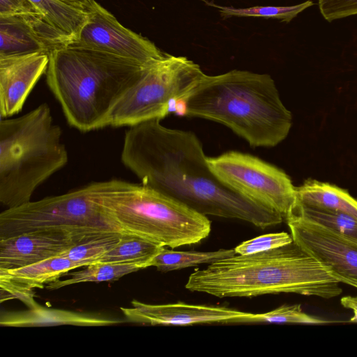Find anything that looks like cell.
Segmentation results:
<instances>
[{
	"label": "cell",
	"instance_id": "6da1fadb",
	"mask_svg": "<svg viewBox=\"0 0 357 357\" xmlns=\"http://www.w3.org/2000/svg\"><path fill=\"white\" fill-rule=\"evenodd\" d=\"M121 159L141 183L204 215L238 219L261 229L283 221L280 213L245 197L219 180L193 132L168 128L160 119L130 126Z\"/></svg>",
	"mask_w": 357,
	"mask_h": 357
},
{
	"label": "cell",
	"instance_id": "7a4b0ae2",
	"mask_svg": "<svg viewBox=\"0 0 357 357\" xmlns=\"http://www.w3.org/2000/svg\"><path fill=\"white\" fill-rule=\"evenodd\" d=\"M176 114L221 123L255 148L278 145L292 124L271 76L241 70L204 73Z\"/></svg>",
	"mask_w": 357,
	"mask_h": 357
},
{
	"label": "cell",
	"instance_id": "3957f363",
	"mask_svg": "<svg viewBox=\"0 0 357 357\" xmlns=\"http://www.w3.org/2000/svg\"><path fill=\"white\" fill-rule=\"evenodd\" d=\"M340 282L294 241L258 252L235 255L195 270L185 288L216 297H252L281 293L331 298Z\"/></svg>",
	"mask_w": 357,
	"mask_h": 357
},
{
	"label": "cell",
	"instance_id": "277c9868",
	"mask_svg": "<svg viewBox=\"0 0 357 357\" xmlns=\"http://www.w3.org/2000/svg\"><path fill=\"white\" fill-rule=\"evenodd\" d=\"M149 66L69 45L49 54L45 74L68 123L79 131L89 132L109 126L116 105Z\"/></svg>",
	"mask_w": 357,
	"mask_h": 357
},
{
	"label": "cell",
	"instance_id": "5b68a950",
	"mask_svg": "<svg viewBox=\"0 0 357 357\" xmlns=\"http://www.w3.org/2000/svg\"><path fill=\"white\" fill-rule=\"evenodd\" d=\"M91 199L123 233L176 248L198 243L209 235V219L142 183L112 179L93 182Z\"/></svg>",
	"mask_w": 357,
	"mask_h": 357
},
{
	"label": "cell",
	"instance_id": "8992f818",
	"mask_svg": "<svg viewBox=\"0 0 357 357\" xmlns=\"http://www.w3.org/2000/svg\"><path fill=\"white\" fill-rule=\"evenodd\" d=\"M62 130L42 103L0 121V202L6 208L31 201L35 190L68 162Z\"/></svg>",
	"mask_w": 357,
	"mask_h": 357
},
{
	"label": "cell",
	"instance_id": "52a82bcc",
	"mask_svg": "<svg viewBox=\"0 0 357 357\" xmlns=\"http://www.w3.org/2000/svg\"><path fill=\"white\" fill-rule=\"evenodd\" d=\"M31 232L65 233L81 237L123 233L91 199L90 184L6 208L0 213V238Z\"/></svg>",
	"mask_w": 357,
	"mask_h": 357
},
{
	"label": "cell",
	"instance_id": "ba28073f",
	"mask_svg": "<svg viewBox=\"0 0 357 357\" xmlns=\"http://www.w3.org/2000/svg\"><path fill=\"white\" fill-rule=\"evenodd\" d=\"M204 73L193 61L165 53L150 64L140 80L114 109L109 126H132L161 120L176 110Z\"/></svg>",
	"mask_w": 357,
	"mask_h": 357
},
{
	"label": "cell",
	"instance_id": "9c48e42d",
	"mask_svg": "<svg viewBox=\"0 0 357 357\" xmlns=\"http://www.w3.org/2000/svg\"><path fill=\"white\" fill-rule=\"evenodd\" d=\"M214 174L245 197L285 218L296 200V187L282 169L257 157L231 151L208 158Z\"/></svg>",
	"mask_w": 357,
	"mask_h": 357
},
{
	"label": "cell",
	"instance_id": "30bf717a",
	"mask_svg": "<svg viewBox=\"0 0 357 357\" xmlns=\"http://www.w3.org/2000/svg\"><path fill=\"white\" fill-rule=\"evenodd\" d=\"M86 13V22L70 45L109 53L144 66L164 56L165 52L153 42L123 26L95 0Z\"/></svg>",
	"mask_w": 357,
	"mask_h": 357
},
{
	"label": "cell",
	"instance_id": "8fae6325",
	"mask_svg": "<svg viewBox=\"0 0 357 357\" xmlns=\"http://www.w3.org/2000/svg\"><path fill=\"white\" fill-rule=\"evenodd\" d=\"M293 241L337 281L357 288V242L292 213L285 218Z\"/></svg>",
	"mask_w": 357,
	"mask_h": 357
},
{
	"label": "cell",
	"instance_id": "7c38bea8",
	"mask_svg": "<svg viewBox=\"0 0 357 357\" xmlns=\"http://www.w3.org/2000/svg\"><path fill=\"white\" fill-rule=\"evenodd\" d=\"M73 40L40 14L0 15V57L35 53L49 55Z\"/></svg>",
	"mask_w": 357,
	"mask_h": 357
},
{
	"label": "cell",
	"instance_id": "4fadbf2b",
	"mask_svg": "<svg viewBox=\"0 0 357 357\" xmlns=\"http://www.w3.org/2000/svg\"><path fill=\"white\" fill-rule=\"evenodd\" d=\"M131 307H120L126 321L135 324L189 326L201 324H232L246 312L224 306L176 303L151 305L132 300Z\"/></svg>",
	"mask_w": 357,
	"mask_h": 357
},
{
	"label": "cell",
	"instance_id": "5bb4252c",
	"mask_svg": "<svg viewBox=\"0 0 357 357\" xmlns=\"http://www.w3.org/2000/svg\"><path fill=\"white\" fill-rule=\"evenodd\" d=\"M49 55L35 53L0 57V114L6 119L19 113L41 76Z\"/></svg>",
	"mask_w": 357,
	"mask_h": 357
},
{
	"label": "cell",
	"instance_id": "9a60e30c",
	"mask_svg": "<svg viewBox=\"0 0 357 357\" xmlns=\"http://www.w3.org/2000/svg\"><path fill=\"white\" fill-rule=\"evenodd\" d=\"M87 238L54 232L24 233L1 238L0 270L19 268L57 257Z\"/></svg>",
	"mask_w": 357,
	"mask_h": 357
},
{
	"label": "cell",
	"instance_id": "2e32d148",
	"mask_svg": "<svg viewBox=\"0 0 357 357\" xmlns=\"http://www.w3.org/2000/svg\"><path fill=\"white\" fill-rule=\"evenodd\" d=\"M122 321L98 314L47 308L38 305L29 310L2 314L0 325L6 327H40L60 325L78 326H105Z\"/></svg>",
	"mask_w": 357,
	"mask_h": 357
},
{
	"label": "cell",
	"instance_id": "e0dca14e",
	"mask_svg": "<svg viewBox=\"0 0 357 357\" xmlns=\"http://www.w3.org/2000/svg\"><path fill=\"white\" fill-rule=\"evenodd\" d=\"M295 202L345 213L357 218V200L346 190L327 183L307 180L296 188Z\"/></svg>",
	"mask_w": 357,
	"mask_h": 357
},
{
	"label": "cell",
	"instance_id": "ac0fdd59",
	"mask_svg": "<svg viewBox=\"0 0 357 357\" xmlns=\"http://www.w3.org/2000/svg\"><path fill=\"white\" fill-rule=\"evenodd\" d=\"M84 267L63 257H54L12 270H0V277L25 287L43 289L73 269Z\"/></svg>",
	"mask_w": 357,
	"mask_h": 357
},
{
	"label": "cell",
	"instance_id": "d6986e66",
	"mask_svg": "<svg viewBox=\"0 0 357 357\" xmlns=\"http://www.w3.org/2000/svg\"><path fill=\"white\" fill-rule=\"evenodd\" d=\"M164 248L140 236L123 233L119 242L96 262L144 264L151 267L154 257Z\"/></svg>",
	"mask_w": 357,
	"mask_h": 357
},
{
	"label": "cell",
	"instance_id": "ffe728a7",
	"mask_svg": "<svg viewBox=\"0 0 357 357\" xmlns=\"http://www.w3.org/2000/svg\"><path fill=\"white\" fill-rule=\"evenodd\" d=\"M146 268L149 266L144 264L94 262L84 266L81 271L70 273V278L62 280L59 279L47 284L45 288L48 290H56L82 282L114 281Z\"/></svg>",
	"mask_w": 357,
	"mask_h": 357
},
{
	"label": "cell",
	"instance_id": "44dd1931",
	"mask_svg": "<svg viewBox=\"0 0 357 357\" xmlns=\"http://www.w3.org/2000/svg\"><path fill=\"white\" fill-rule=\"evenodd\" d=\"M289 213L316 223L357 242V218L349 214L294 202ZM287 214V215H288Z\"/></svg>",
	"mask_w": 357,
	"mask_h": 357
},
{
	"label": "cell",
	"instance_id": "7402d4cb",
	"mask_svg": "<svg viewBox=\"0 0 357 357\" xmlns=\"http://www.w3.org/2000/svg\"><path fill=\"white\" fill-rule=\"evenodd\" d=\"M236 255L234 249L215 251H174L163 248L153 259L152 266L161 272L179 270L202 264H212Z\"/></svg>",
	"mask_w": 357,
	"mask_h": 357
},
{
	"label": "cell",
	"instance_id": "603a6c76",
	"mask_svg": "<svg viewBox=\"0 0 357 357\" xmlns=\"http://www.w3.org/2000/svg\"><path fill=\"white\" fill-rule=\"evenodd\" d=\"M30 1L50 24L72 36L74 40L87 20L86 13L58 0Z\"/></svg>",
	"mask_w": 357,
	"mask_h": 357
},
{
	"label": "cell",
	"instance_id": "cb8c5ba5",
	"mask_svg": "<svg viewBox=\"0 0 357 357\" xmlns=\"http://www.w3.org/2000/svg\"><path fill=\"white\" fill-rule=\"evenodd\" d=\"M122 234L119 232L105 233L85 238L58 256L86 266L112 249L119 242Z\"/></svg>",
	"mask_w": 357,
	"mask_h": 357
},
{
	"label": "cell",
	"instance_id": "d4e9b609",
	"mask_svg": "<svg viewBox=\"0 0 357 357\" xmlns=\"http://www.w3.org/2000/svg\"><path fill=\"white\" fill-rule=\"evenodd\" d=\"M208 4L218 8L221 17L224 19L231 17H253L277 19L281 22L289 23L299 13L312 6L314 3L311 0H307L293 6H257L241 8L218 6L211 3Z\"/></svg>",
	"mask_w": 357,
	"mask_h": 357
},
{
	"label": "cell",
	"instance_id": "484cf974",
	"mask_svg": "<svg viewBox=\"0 0 357 357\" xmlns=\"http://www.w3.org/2000/svg\"><path fill=\"white\" fill-rule=\"evenodd\" d=\"M333 322H334V321L307 314L302 310L300 305H282L271 311L261 314L246 312L245 314L234 319L232 324L270 323L325 324Z\"/></svg>",
	"mask_w": 357,
	"mask_h": 357
},
{
	"label": "cell",
	"instance_id": "4316f807",
	"mask_svg": "<svg viewBox=\"0 0 357 357\" xmlns=\"http://www.w3.org/2000/svg\"><path fill=\"white\" fill-rule=\"evenodd\" d=\"M292 242L291 235L287 232L270 233L243 241L234 250L236 255H247L278 248Z\"/></svg>",
	"mask_w": 357,
	"mask_h": 357
},
{
	"label": "cell",
	"instance_id": "83f0119b",
	"mask_svg": "<svg viewBox=\"0 0 357 357\" xmlns=\"http://www.w3.org/2000/svg\"><path fill=\"white\" fill-rule=\"evenodd\" d=\"M323 17L331 22L357 15V0H317Z\"/></svg>",
	"mask_w": 357,
	"mask_h": 357
},
{
	"label": "cell",
	"instance_id": "f1b7e54d",
	"mask_svg": "<svg viewBox=\"0 0 357 357\" xmlns=\"http://www.w3.org/2000/svg\"><path fill=\"white\" fill-rule=\"evenodd\" d=\"M1 303L12 299H18L29 308H34L39 305L36 302L33 289L25 287L10 280L0 277Z\"/></svg>",
	"mask_w": 357,
	"mask_h": 357
},
{
	"label": "cell",
	"instance_id": "f546056e",
	"mask_svg": "<svg viewBox=\"0 0 357 357\" xmlns=\"http://www.w3.org/2000/svg\"><path fill=\"white\" fill-rule=\"evenodd\" d=\"M23 14H40V13L30 0H0V15Z\"/></svg>",
	"mask_w": 357,
	"mask_h": 357
},
{
	"label": "cell",
	"instance_id": "4dcf8cb0",
	"mask_svg": "<svg viewBox=\"0 0 357 357\" xmlns=\"http://www.w3.org/2000/svg\"><path fill=\"white\" fill-rule=\"evenodd\" d=\"M341 305L345 308L351 310L354 316L351 317L349 321L357 322V297L347 296L342 297L340 300Z\"/></svg>",
	"mask_w": 357,
	"mask_h": 357
},
{
	"label": "cell",
	"instance_id": "1f68e13d",
	"mask_svg": "<svg viewBox=\"0 0 357 357\" xmlns=\"http://www.w3.org/2000/svg\"><path fill=\"white\" fill-rule=\"evenodd\" d=\"M66 5L87 13L93 0H58Z\"/></svg>",
	"mask_w": 357,
	"mask_h": 357
}]
</instances>
